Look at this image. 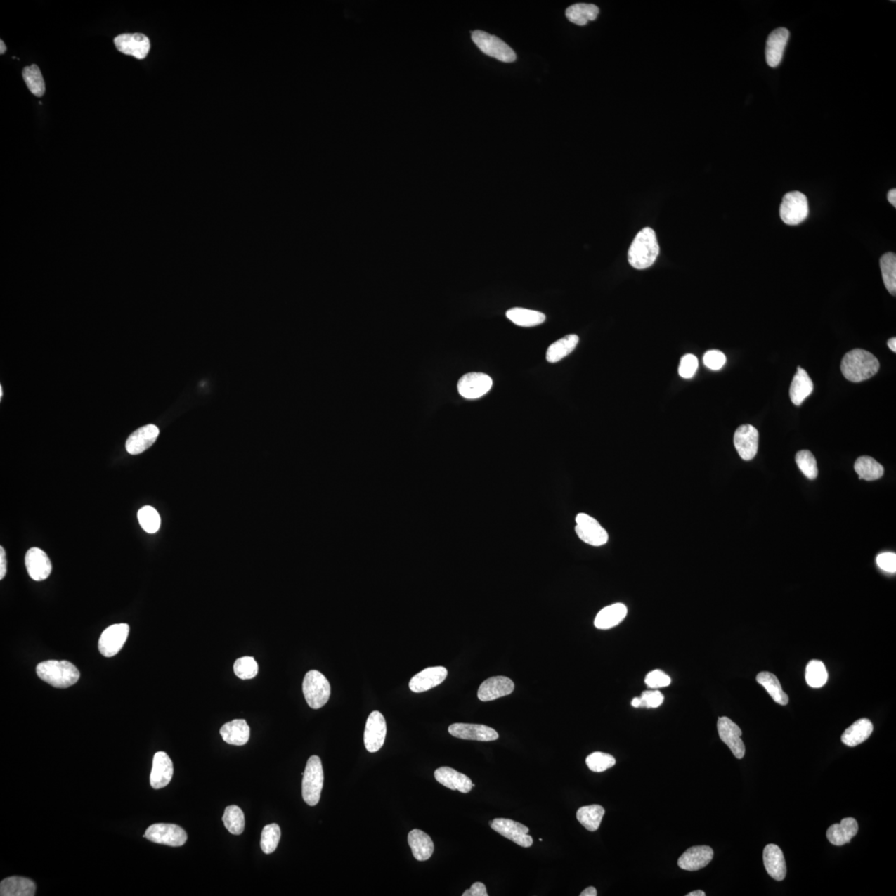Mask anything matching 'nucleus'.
<instances>
[{
    "label": "nucleus",
    "instance_id": "0eeeda50",
    "mask_svg": "<svg viewBox=\"0 0 896 896\" xmlns=\"http://www.w3.org/2000/svg\"><path fill=\"white\" fill-rule=\"evenodd\" d=\"M810 209L805 195L799 191L789 192L784 197L780 205L779 214L784 223L798 225L805 221Z\"/></svg>",
    "mask_w": 896,
    "mask_h": 896
},
{
    "label": "nucleus",
    "instance_id": "a211bd4d",
    "mask_svg": "<svg viewBox=\"0 0 896 896\" xmlns=\"http://www.w3.org/2000/svg\"><path fill=\"white\" fill-rule=\"evenodd\" d=\"M25 566L27 573L34 581L47 580L52 572V563L44 550L34 547L27 550L25 555Z\"/></svg>",
    "mask_w": 896,
    "mask_h": 896
},
{
    "label": "nucleus",
    "instance_id": "393cba45",
    "mask_svg": "<svg viewBox=\"0 0 896 896\" xmlns=\"http://www.w3.org/2000/svg\"><path fill=\"white\" fill-rule=\"evenodd\" d=\"M436 781L444 787L452 789L458 790L462 793H468L472 789V782L469 777L459 773L454 769L449 767H441L436 770L434 773Z\"/></svg>",
    "mask_w": 896,
    "mask_h": 896
},
{
    "label": "nucleus",
    "instance_id": "20e7f679",
    "mask_svg": "<svg viewBox=\"0 0 896 896\" xmlns=\"http://www.w3.org/2000/svg\"><path fill=\"white\" fill-rule=\"evenodd\" d=\"M323 784V762L320 757L311 756L307 761L302 780V797L308 805L313 807L319 803Z\"/></svg>",
    "mask_w": 896,
    "mask_h": 896
},
{
    "label": "nucleus",
    "instance_id": "a19ab883",
    "mask_svg": "<svg viewBox=\"0 0 896 896\" xmlns=\"http://www.w3.org/2000/svg\"><path fill=\"white\" fill-rule=\"evenodd\" d=\"M223 822L225 828L233 835H241L245 828V813L240 807L228 806L224 811Z\"/></svg>",
    "mask_w": 896,
    "mask_h": 896
},
{
    "label": "nucleus",
    "instance_id": "58836bf2",
    "mask_svg": "<svg viewBox=\"0 0 896 896\" xmlns=\"http://www.w3.org/2000/svg\"><path fill=\"white\" fill-rule=\"evenodd\" d=\"M605 814L604 808L600 805L582 807L577 811V819L590 831H595L599 829L602 820Z\"/></svg>",
    "mask_w": 896,
    "mask_h": 896
},
{
    "label": "nucleus",
    "instance_id": "a878e982",
    "mask_svg": "<svg viewBox=\"0 0 896 896\" xmlns=\"http://www.w3.org/2000/svg\"><path fill=\"white\" fill-rule=\"evenodd\" d=\"M765 866L772 878L782 881L787 874L785 858L782 850L774 844L767 845L764 850Z\"/></svg>",
    "mask_w": 896,
    "mask_h": 896
},
{
    "label": "nucleus",
    "instance_id": "b1692460",
    "mask_svg": "<svg viewBox=\"0 0 896 896\" xmlns=\"http://www.w3.org/2000/svg\"><path fill=\"white\" fill-rule=\"evenodd\" d=\"M160 430L154 424H148L141 427L129 436L126 448L131 455H138L146 451L157 440Z\"/></svg>",
    "mask_w": 896,
    "mask_h": 896
},
{
    "label": "nucleus",
    "instance_id": "39448f33",
    "mask_svg": "<svg viewBox=\"0 0 896 896\" xmlns=\"http://www.w3.org/2000/svg\"><path fill=\"white\" fill-rule=\"evenodd\" d=\"M303 694L308 706L312 709H320L328 702L330 696V684L323 673L312 670L303 680Z\"/></svg>",
    "mask_w": 896,
    "mask_h": 896
},
{
    "label": "nucleus",
    "instance_id": "bb28decb",
    "mask_svg": "<svg viewBox=\"0 0 896 896\" xmlns=\"http://www.w3.org/2000/svg\"><path fill=\"white\" fill-rule=\"evenodd\" d=\"M223 741L233 746H245L250 738V727L245 720H234L220 729Z\"/></svg>",
    "mask_w": 896,
    "mask_h": 896
},
{
    "label": "nucleus",
    "instance_id": "7c9ffc66",
    "mask_svg": "<svg viewBox=\"0 0 896 896\" xmlns=\"http://www.w3.org/2000/svg\"><path fill=\"white\" fill-rule=\"evenodd\" d=\"M813 391V383L810 375L803 368L798 367L796 375H794L791 387H790V398L795 405H801L803 402L810 396Z\"/></svg>",
    "mask_w": 896,
    "mask_h": 896
},
{
    "label": "nucleus",
    "instance_id": "a18cd8bd",
    "mask_svg": "<svg viewBox=\"0 0 896 896\" xmlns=\"http://www.w3.org/2000/svg\"><path fill=\"white\" fill-rule=\"evenodd\" d=\"M281 838V829L278 824L266 825L261 831V848L265 854H271L277 849Z\"/></svg>",
    "mask_w": 896,
    "mask_h": 896
},
{
    "label": "nucleus",
    "instance_id": "c85d7f7f",
    "mask_svg": "<svg viewBox=\"0 0 896 896\" xmlns=\"http://www.w3.org/2000/svg\"><path fill=\"white\" fill-rule=\"evenodd\" d=\"M408 842L416 860L425 862L433 856L434 844L429 835L420 829H413L408 833Z\"/></svg>",
    "mask_w": 896,
    "mask_h": 896
},
{
    "label": "nucleus",
    "instance_id": "bf43d9fd",
    "mask_svg": "<svg viewBox=\"0 0 896 896\" xmlns=\"http://www.w3.org/2000/svg\"><path fill=\"white\" fill-rule=\"evenodd\" d=\"M597 895V890L595 888H592V886H590V888H587L583 890L580 894V896H596Z\"/></svg>",
    "mask_w": 896,
    "mask_h": 896
},
{
    "label": "nucleus",
    "instance_id": "4be33fe9",
    "mask_svg": "<svg viewBox=\"0 0 896 896\" xmlns=\"http://www.w3.org/2000/svg\"><path fill=\"white\" fill-rule=\"evenodd\" d=\"M173 774L174 766L171 758L167 753L162 751L156 753L150 774L151 787L155 789L167 787L171 783Z\"/></svg>",
    "mask_w": 896,
    "mask_h": 896
},
{
    "label": "nucleus",
    "instance_id": "79ce46f5",
    "mask_svg": "<svg viewBox=\"0 0 896 896\" xmlns=\"http://www.w3.org/2000/svg\"><path fill=\"white\" fill-rule=\"evenodd\" d=\"M22 78L27 89L34 96L41 98L45 93V82L40 69L37 65L26 67L22 70Z\"/></svg>",
    "mask_w": 896,
    "mask_h": 896
},
{
    "label": "nucleus",
    "instance_id": "6e6552de",
    "mask_svg": "<svg viewBox=\"0 0 896 896\" xmlns=\"http://www.w3.org/2000/svg\"><path fill=\"white\" fill-rule=\"evenodd\" d=\"M144 838L155 843L181 847L188 838L186 831L176 824H156L147 829Z\"/></svg>",
    "mask_w": 896,
    "mask_h": 896
},
{
    "label": "nucleus",
    "instance_id": "72a5a7b5",
    "mask_svg": "<svg viewBox=\"0 0 896 896\" xmlns=\"http://www.w3.org/2000/svg\"><path fill=\"white\" fill-rule=\"evenodd\" d=\"M580 342L576 335H569L559 341L550 344L546 353V360L550 363H556L571 353Z\"/></svg>",
    "mask_w": 896,
    "mask_h": 896
},
{
    "label": "nucleus",
    "instance_id": "37998d69",
    "mask_svg": "<svg viewBox=\"0 0 896 896\" xmlns=\"http://www.w3.org/2000/svg\"><path fill=\"white\" fill-rule=\"evenodd\" d=\"M806 682L812 688H820L828 682L829 673L822 661L812 660L806 668Z\"/></svg>",
    "mask_w": 896,
    "mask_h": 896
},
{
    "label": "nucleus",
    "instance_id": "603ef678",
    "mask_svg": "<svg viewBox=\"0 0 896 896\" xmlns=\"http://www.w3.org/2000/svg\"><path fill=\"white\" fill-rule=\"evenodd\" d=\"M642 708L654 709L664 701V696L656 690L643 692L641 696Z\"/></svg>",
    "mask_w": 896,
    "mask_h": 896
},
{
    "label": "nucleus",
    "instance_id": "6e6d98bb",
    "mask_svg": "<svg viewBox=\"0 0 896 896\" xmlns=\"http://www.w3.org/2000/svg\"><path fill=\"white\" fill-rule=\"evenodd\" d=\"M462 896H488L486 885L481 882H476L462 894Z\"/></svg>",
    "mask_w": 896,
    "mask_h": 896
},
{
    "label": "nucleus",
    "instance_id": "de8ad7c7",
    "mask_svg": "<svg viewBox=\"0 0 896 896\" xmlns=\"http://www.w3.org/2000/svg\"><path fill=\"white\" fill-rule=\"evenodd\" d=\"M234 673L242 680L254 678L259 673V665L254 657L243 656L238 658L233 665Z\"/></svg>",
    "mask_w": 896,
    "mask_h": 896
},
{
    "label": "nucleus",
    "instance_id": "5fc2aeb1",
    "mask_svg": "<svg viewBox=\"0 0 896 896\" xmlns=\"http://www.w3.org/2000/svg\"><path fill=\"white\" fill-rule=\"evenodd\" d=\"M877 564L882 571L895 573L896 571V554L895 553H883L877 556Z\"/></svg>",
    "mask_w": 896,
    "mask_h": 896
},
{
    "label": "nucleus",
    "instance_id": "9d476101",
    "mask_svg": "<svg viewBox=\"0 0 896 896\" xmlns=\"http://www.w3.org/2000/svg\"><path fill=\"white\" fill-rule=\"evenodd\" d=\"M130 632V627L126 623L114 624L108 627L102 633L98 642V649L105 657L116 656L125 644Z\"/></svg>",
    "mask_w": 896,
    "mask_h": 896
},
{
    "label": "nucleus",
    "instance_id": "2eb2a0df",
    "mask_svg": "<svg viewBox=\"0 0 896 896\" xmlns=\"http://www.w3.org/2000/svg\"><path fill=\"white\" fill-rule=\"evenodd\" d=\"M717 729L721 741L727 746L733 755L739 760L743 759L746 746L741 739L742 732L739 726L728 717H720Z\"/></svg>",
    "mask_w": 896,
    "mask_h": 896
},
{
    "label": "nucleus",
    "instance_id": "4468645a",
    "mask_svg": "<svg viewBox=\"0 0 896 896\" xmlns=\"http://www.w3.org/2000/svg\"><path fill=\"white\" fill-rule=\"evenodd\" d=\"M759 431L755 427L744 424L739 427L734 436V447L744 461L755 458L759 448Z\"/></svg>",
    "mask_w": 896,
    "mask_h": 896
},
{
    "label": "nucleus",
    "instance_id": "f704fd0d",
    "mask_svg": "<svg viewBox=\"0 0 896 896\" xmlns=\"http://www.w3.org/2000/svg\"><path fill=\"white\" fill-rule=\"evenodd\" d=\"M507 318L514 324L523 327H532L544 323L545 315L540 311L516 307L507 312Z\"/></svg>",
    "mask_w": 896,
    "mask_h": 896
},
{
    "label": "nucleus",
    "instance_id": "e433bc0d",
    "mask_svg": "<svg viewBox=\"0 0 896 896\" xmlns=\"http://www.w3.org/2000/svg\"><path fill=\"white\" fill-rule=\"evenodd\" d=\"M757 682L766 689L773 700L781 706L788 705V696L786 694L779 679L776 675L768 672H762L757 675Z\"/></svg>",
    "mask_w": 896,
    "mask_h": 896
},
{
    "label": "nucleus",
    "instance_id": "ea45409f",
    "mask_svg": "<svg viewBox=\"0 0 896 896\" xmlns=\"http://www.w3.org/2000/svg\"><path fill=\"white\" fill-rule=\"evenodd\" d=\"M880 265L885 287L891 295L896 294V255L888 252L881 257Z\"/></svg>",
    "mask_w": 896,
    "mask_h": 896
},
{
    "label": "nucleus",
    "instance_id": "0e129e2a",
    "mask_svg": "<svg viewBox=\"0 0 896 896\" xmlns=\"http://www.w3.org/2000/svg\"><path fill=\"white\" fill-rule=\"evenodd\" d=\"M6 50H7V48H6V44L4 43L3 40L0 41V54L3 55L6 53Z\"/></svg>",
    "mask_w": 896,
    "mask_h": 896
},
{
    "label": "nucleus",
    "instance_id": "09e8293b",
    "mask_svg": "<svg viewBox=\"0 0 896 896\" xmlns=\"http://www.w3.org/2000/svg\"><path fill=\"white\" fill-rule=\"evenodd\" d=\"M615 764L616 760L613 756L602 752L592 753L586 759L587 766L595 773H602V772L612 768Z\"/></svg>",
    "mask_w": 896,
    "mask_h": 896
},
{
    "label": "nucleus",
    "instance_id": "680f3d73",
    "mask_svg": "<svg viewBox=\"0 0 896 896\" xmlns=\"http://www.w3.org/2000/svg\"><path fill=\"white\" fill-rule=\"evenodd\" d=\"M888 344L890 350L895 353L896 352V339L895 337L890 339L888 342Z\"/></svg>",
    "mask_w": 896,
    "mask_h": 896
},
{
    "label": "nucleus",
    "instance_id": "f3484780",
    "mask_svg": "<svg viewBox=\"0 0 896 896\" xmlns=\"http://www.w3.org/2000/svg\"><path fill=\"white\" fill-rule=\"evenodd\" d=\"M448 732L454 737L466 741L488 742L499 738L494 729L483 725L456 723L449 726Z\"/></svg>",
    "mask_w": 896,
    "mask_h": 896
},
{
    "label": "nucleus",
    "instance_id": "c9c22d12",
    "mask_svg": "<svg viewBox=\"0 0 896 896\" xmlns=\"http://www.w3.org/2000/svg\"><path fill=\"white\" fill-rule=\"evenodd\" d=\"M599 8L592 4H576L569 7L566 17L574 25L583 26L596 20Z\"/></svg>",
    "mask_w": 896,
    "mask_h": 896
},
{
    "label": "nucleus",
    "instance_id": "69168bd1",
    "mask_svg": "<svg viewBox=\"0 0 896 896\" xmlns=\"http://www.w3.org/2000/svg\"><path fill=\"white\" fill-rule=\"evenodd\" d=\"M2 396H3V389H2V386H1V387H0V397H1V398H2Z\"/></svg>",
    "mask_w": 896,
    "mask_h": 896
},
{
    "label": "nucleus",
    "instance_id": "49530a36",
    "mask_svg": "<svg viewBox=\"0 0 896 896\" xmlns=\"http://www.w3.org/2000/svg\"><path fill=\"white\" fill-rule=\"evenodd\" d=\"M796 462L799 469L810 480H814L819 475L815 457L807 450H803L796 455Z\"/></svg>",
    "mask_w": 896,
    "mask_h": 896
},
{
    "label": "nucleus",
    "instance_id": "aec40b11",
    "mask_svg": "<svg viewBox=\"0 0 896 896\" xmlns=\"http://www.w3.org/2000/svg\"><path fill=\"white\" fill-rule=\"evenodd\" d=\"M514 689V684L508 677H491L481 684L477 692L478 699L484 702L495 701L498 698L511 695Z\"/></svg>",
    "mask_w": 896,
    "mask_h": 896
},
{
    "label": "nucleus",
    "instance_id": "dca6fc26",
    "mask_svg": "<svg viewBox=\"0 0 896 896\" xmlns=\"http://www.w3.org/2000/svg\"><path fill=\"white\" fill-rule=\"evenodd\" d=\"M114 44L119 52L140 60L145 58L150 50L148 37L142 34L119 35L115 38Z\"/></svg>",
    "mask_w": 896,
    "mask_h": 896
},
{
    "label": "nucleus",
    "instance_id": "9b49d317",
    "mask_svg": "<svg viewBox=\"0 0 896 896\" xmlns=\"http://www.w3.org/2000/svg\"><path fill=\"white\" fill-rule=\"evenodd\" d=\"M490 825L496 833L522 848H530L533 844L531 836L528 835L529 829L520 822L507 819H495L490 822Z\"/></svg>",
    "mask_w": 896,
    "mask_h": 896
},
{
    "label": "nucleus",
    "instance_id": "ddd939ff",
    "mask_svg": "<svg viewBox=\"0 0 896 896\" xmlns=\"http://www.w3.org/2000/svg\"><path fill=\"white\" fill-rule=\"evenodd\" d=\"M493 381L483 373H469L463 375L457 383L459 394L467 399H476L484 396L493 387Z\"/></svg>",
    "mask_w": 896,
    "mask_h": 896
},
{
    "label": "nucleus",
    "instance_id": "412c9836",
    "mask_svg": "<svg viewBox=\"0 0 896 896\" xmlns=\"http://www.w3.org/2000/svg\"><path fill=\"white\" fill-rule=\"evenodd\" d=\"M447 677L448 670L443 666L426 668L410 680V689L415 693L429 691L442 684Z\"/></svg>",
    "mask_w": 896,
    "mask_h": 896
},
{
    "label": "nucleus",
    "instance_id": "8fccbe9b",
    "mask_svg": "<svg viewBox=\"0 0 896 896\" xmlns=\"http://www.w3.org/2000/svg\"><path fill=\"white\" fill-rule=\"evenodd\" d=\"M672 682L668 675L663 670H655L647 675L645 683L651 689H659L668 687Z\"/></svg>",
    "mask_w": 896,
    "mask_h": 896
},
{
    "label": "nucleus",
    "instance_id": "c756f323",
    "mask_svg": "<svg viewBox=\"0 0 896 896\" xmlns=\"http://www.w3.org/2000/svg\"><path fill=\"white\" fill-rule=\"evenodd\" d=\"M628 614L627 606L615 604L602 609L596 616L595 626L601 630L613 628L623 621Z\"/></svg>",
    "mask_w": 896,
    "mask_h": 896
},
{
    "label": "nucleus",
    "instance_id": "2f4dec72",
    "mask_svg": "<svg viewBox=\"0 0 896 896\" xmlns=\"http://www.w3.org/2000/svg\"><path fill=\"white\" fill-rule=\"evenodd\" d=\"M35 892L34 882L25 877H8L0 883L1 896H34Z\"/></svg>",
    "mask_w": 896,
    "mask_h": 896
},
{
    "label": "nucleus",
    "instance_id": "c03bdc74",
    "mask_svg": "<svg viewBox=\"0 0 896 896\" xmlns=\"http://www.w3.org/2000/svg\"><path fill=\"white\" fill-rule=\"evenodd\" d=\"M138 521L145 532L155 534L160 527V517L157 511L150 505L142 507L137 514Z\"/></svg>",
    "mask_w": 896,
    "mask_h": 896
},
{
    "label": "nucleus",
    "instance_id": "5701e85b",
    "mask_svg": "<svg viewBox=\"0 0 896 896\" xmlns=\"http://www.w3.org/2000/svg\"><path fill=\"white\" fill-rule=\"evenodd\" d=\"M789 35L785 27H779L770 34L765 50L766 62L770 67H777L782 61Z\"/></svg>",
    "mask_w": 896,
    "mask_h": 896
},
{
    "label": "nucleus",
    "instance_id": "4c0bfd02",
    "mask_svg": "<svg viewBox=\"0 0 896 896\" xmlns=\"http://www.w3.org/2000/svg\"><path fill=\"white\" fill-rule=\"evenodd\" d=\"M855 471L860 479L866 481L878 480L884 475V467L874 458L864 456L859 457L855 462Z\"/></svg>",
    "mask_w": 896,
    "mask_h": 896
},
{
    "label": "nucleus",
    "instance_id": "f03ea898",
    "mask_svg": "<svg viewBox=\"0 0 896 896\" xmlns=\"http://www.w3.org/2000/svg\"><path fill=\"white\" fill-rule=\"evenodd\" d=\"M880 369V363L869 351L856 349L845 353L840 365L845 378L854 383L869 379Z\"/></svg>",
    "mask_w": 896,
    "mask_h": 896
},
{
    "label": "nucleus",
    "instance_id": "f8f14e48",
    "mask_svg": "<svg viewBox=\"0 0 896 896\" xmlns=\"http://www.w3.org/2000/svg\"><path fill=\"white\" fill-rule=\"evenodd\" d=\"M387 726L384 717L379 711H373L368 717L365 725L364 742L366 750L370 753L378 752L383 747Z\"/></svg>",
    "mask_w": 896,
    "mask_h": 896
},
{
    "label": "nucleus",
    "instance_id": "3c124183",
    "mask_svg": "<svg viewBox=\"0 0 896 896\" xmlns=\"http://www.w3.org/2000/svg\"><path fill=\"white\" fill-rule=\"evenodd\" d=\"M698 360L695 356L688 353L682 358L679 366V375L684 379H691L698 369Z\"/></svg>",
    "mask_w": 896,
    "mask_h": 896
},
{
    "label": "nucleus",
    "instance_id": "13d9d810",
    "mask_svg": "<svg viewBox=\"0 0 896 896\" xmlns=\"http://www.w3.org/2000/svg\"><path fill=\"white\" fill-rule=\"evenodd\" d=\"M888 201L890 202V204H891V205H892V206H894V207H895H895H896V190H895V188H892V190H890L889 191V193H888Z\"/></svg>",
    "mask_w": 896,
    "mask_h": 896
},
{
    "label": "nucleus",
    "instance_id": "4d7b16f0",
    "mask_svg": "<svg viewBox=\"0 0 896 896\" xmlns=\"http://www.w3.org/2000/svg\"><path fill=\"white\" fill-rule=\"evenodd\" d=\"M7 573V559L6 550L0 547V580L6 577Z\"/></svg>",
    "mask_w": 896,
    "mask_h": 896
},
{
    "label": "nucleus",
    "instance_id": "423d86ee",
    "mask_svg": "<svg viewBox=\"0 0 896 896\" xmlns=\"http://www.w3.org/2000/svg\"><path fill=\"white\" fill-rule=\"evenodd\" d=\"M473 42L476 44L482 53L491 58H495L504 63L516 61L517 54L509 45L494 35L486 32L476 30L472 34Z\"/></svg>",
    "mask_w": 896,
    "mask_h": 896
},
{
    "label": "nucleus",
    "instance_id": "6ab92c4d",
    "mask_svg": "<svg viewBox=\"0 0 896 896\" xmlns=\"http://www.w3.org/2000/svg\"><path fill=\"white\" fill-rule=\"evenodd\" d=\"M714 857V851L708 845H696L687 850L678 859L681 869L696 871L708 866Z\"/></svg>",
    "mask_w": 896,
    "mask_h": 896
},
{
    "label": "nucleus",
    "instance_id": "7ed1b4c3",
    "mask_svg": "<svg viewBox=\"0 0 896 896\" xmlns=\"http://www.w3.org/2000/svg\"><path fill=\"white\" fill-rule=\"evenodd\" d=\"M37 674L44 682L56 688H68L78 682L79 670L67 661L50 660L37 665Z\"/></svg>",
    "mask_w": 896,
    "mask_h": 896
},
{
    "label": "nucleus",
    "instance_id": "f257e3e1",
    "mask_svg": "<svg viewBox=\"0 0 896 896\" xmlns=\"http://www.w3.org/2000/svg\"><path fill=\"white\" fill-rule=\"evenodd\" d=\"M659 252L660 247L655 231L651 228H644L637 234L629 247L628 261L634 268H649L655 264Z\"/></svg>",
    "mask_w": 896,
    "mask_h": 896
},
{
    "label": "nucleus",
    "instance_id": "473e14b6",
    "mask_svg": "<svg viewBox=\"0 0 896 896\" xmlns=\"http://www.w3.org/2000/svg\"><path fill=\"white\" fill-rule=\"evenodd\" d=\"M872 732L871 721L866 718L860 719L845 730L842 735V741L845 746L855 747L865 742Z\"/></svg>",
    "mask_w": 896,
    "mask_h": 896
},
{
    "label": "nucleus",
    "instance_id": "e2e57ef3",
    "mask_svg": "<svg viewBox=\"0 0 896 896\" xmlns=\"http://www.w3.org/2000/svg\"><path fill=\"white\" fill-rule=\"evenodd\" d=\"M687 896H706V893L704 892V891H702V890H695V891H692V892L691 893L687 894Z\"/></svg>",
    "mask_w": 896,
    "mask_h": 896
},
{
    "label": "nucleus",
    "instance_id": "cd10ccee",
    "mask_svg": "<svg viewBox=\"0 0 896 896\" xmlns=\"http://www.w3.org/2000/svg\"><path fill=\"white\" fill-rule=\"evenodd\" d=\"M857 831L858 824L856 819L847 817L840 824L831 825L826 831V838L831 844L840 847L851 842Z\"/></svg>",
    "mask_w": 896,
    "mask_h": 896
},
{
    "label": "nucleus",
    "instance_id": "1a4fd4ad",
    "mask_svg": "<svg viewBox=\"0 0 896 896\" xmlns=\"http://www.w3.org/2000/svg\"><path fill=\"white\" fill-rule=\"evenodd\" d=\"M576 534L585 543L592 546H602L608 542V532L594 517L580 513L576 517Z\"/></svg>",
    "mask_w": 896,
    "mask_h": 896
},
{
    "label": "nucleus",
    "instance_id": "052dcab7",
    "mask_svg": "<svg viewBox=\"0 0 896 896\" xmlns=\"http://www.w3.org/2000/svg\"><path fill=\"white\" fill-rule=\"evenodd\" d=\"M632 706L634 707V708H642L641 697L634 698V699L632 701Z\"/></svg>",
    "mask_w": 896,
    "mask_h": 896
},
{
    "label": "nucleus",
    "instance_id": "864d4df0",
    "mask_svg": "<svg viewBox=\"0 0 896 896\" xmlns=\"http://www.w3.org/2000/svg\"><path fill=\"white\" fill-rule=\"evenodd\" d=\"M704 364L707 368L712 370H719L726 363V357L724 353L720 351H709L705 353Z\"/></svg>",
    "mask_w": 896,
    "mask_h": 896
}]
</instances>
